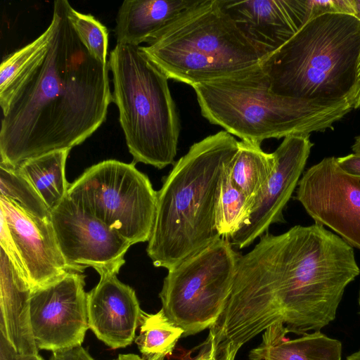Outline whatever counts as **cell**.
<instances>
[{
  "label": "cell",
  "mask_w": 360,
  "mask_h": 360,
  "mask_svg": "<svg viewBox=\"0 0 360 360\" xmlns=\"http://www.w3.org/2000/svg\"><path fill=\"white\" fill-rule=\"evenodd\" d=\"M359 274L354 248L321 224L264 233L240 256L205 342L215 356L235 360L243 345L277 323L301 335L320 331L335 319L346 287Z\"/></svg>",
  "instance_id": "1"
},
{
  "label": "cell",
  "mask_w": 360,
  "mask_h": 360,
  "mask_svg": "<svg viewBox=\"0 0 360 360\" xmlns=\"http://www.w3.org/2000/svg\"><path fill=\"white\" fill-rule=\"evenodd\" d=\"M69 4L66 0L53 2L47 51L3 112L0 156L7 166L71 150L106 120L112 102L108 63L96 60L82 44L68 18Z\"/></svg>",
  "instance_id": "2"
},
{
  "label": "cell",
  "mask_w": 360,
  "mask_h": 360,
  "mask_svg": "<svg viewBox=\"0 0 360 360\" xmlns=\"http://www.w3.org/2000/svg\"><path fill=\"white\" fill-rule=\"evenodd\" d=\"M238 149L224 130L193 143L174 165L158 191L146 252L154 266L169 270L221 238L215 211L222 178Z\"/></svg>",
  "instance_id": "3"
},
{
  "label": "cell",
  "mask_w": 360,
  "mask_h": 360,
  "mask_svg": "<svg viewBox=\"0 0 360 360\" xmlns=\"http://www.w3.org/2000/svg\"><path fill=\"white\" fill-rule=\"evenodd\" d=\"M201 115L241 141L309 135L333 129L352 109L347 101L319 102L276 94L262 65L192 86Z\"/></svg>",
  "instance_id": "4"
},
{
  "label": "cell",
  "mask_w": 360,
  "mask_h": 360,
  "mask_svg": "<svg viewBox=\"0 0 360 360\" xmlns=\"http://www.w3.org/2000/svg\"><path fill=\"white\" fill-rule=\"evenodd\" d=\"M359 53L360 20L351 15L326 13L308 20L261 65L278 95L348 101Z\"/></svg>",
  "instance_id": "5"
},
{
  "label": "cell",
  "mask_w": 360,
  "mask_h": 360,
  "mask_svg": "<svg viewBox=\"0 0 360 360\" xmlns=\"http://www.w3.org/2000/svg\"><path fill=\"white\" fill-rule=\"evenodd\" d=\"M140 48L168 79L191 86L259 67L266 58L221 0H197Z\"/></svg>",
  "instance_id": "6"
},
{
  "label": "cell",
  "mask_w": 360,
  "mask_h": 360,
  "mask_svg": "<svg viewBox=\"0 0 360 360\" xmlns=\"http://www.w3.org/2000/svg\"><path fill=\"white\" fill-rule=\"evenodd\" d=\"M112 101L133 162L174 164L180 121L167 77L140 46L117 44L109 55Z\"/></svg>",
  "instance_id": "7"
},
{
  "label": "cell",
  "mask_w": 360,
  "mask_h": 360,
  "mask_svg": "<svg viewBox=\"0 0 360 360\" xmlns=\"http://www.w3.org/2000/svg\"><path fill=\"white\" fill-rule=\"evenodd\" d=\"M241 255L221 238L168 270L159 294L165 315L183 337L210 328L231 292Z\"/></svg>",
  "instance_id": "8"
},
{
  "label": "cell",
  "mask_w": 360,
  "mask_h": 360,
  "mask_svg": "<svg viewBox=\"0 0 360 360\" xmlns=\"http://www.w3.org/2000/svg\"><path fill=\"white\" fill-rule=\"evenodd\" d=\"M68 196L132 245L149 240L158 191L134 162L107 160L92 165L70 184Z\"/></svg>",
  "instance_id": "9"
},
{
  "label": "cell",
  "mask_w": 360,
  "mask_h": 360,
  "mask_svg": "<svg viewBox=\"0 0 360 360\" xmlns=\"http://www.w3.org/2000/svg\"><path fill=\"white\" fill-rule=\"evenodd\" d=\"M0 208L1 248L32 290L47 285L68 272H75L59 249L51 221L30 214L2 196Z\"/></svg>",
  "instance_id": "10"
},
{
  "label": "cell",
  "mask_w": 360,
  "mask_h": 360,
  "mask_svg": "<svg viewBox=\"0 0 360 360\" xmlns=\"http://www.w3.org/2000/svg\"><path fill=\"white\" fill-rule=\"evenodd\" d=\"M296 199L315 223L360 250V179L346 173L336 158H324L304 172Z\"/></svg>",
  "instance_id": "11"
},
{
  "label": "cell",
  "mask_w": 360,
  "mask_h": 360,
  "mask_svg": "<svg viewBox=\"0 0 360 360\" xmlns=\"http://www.w3.org/2000/svg\"><path fill=\"white\" fill-rule=\"evenodd\" d=\"M59 249L75 272L87 267L99 275L117 274L132 244L67 196L51 211Z\"/></svg>",
  "instance_id": "12"
},
{
  "label": "cell",
  "mask_w": 360,
  "mask_h": 360,
  "mask_svg": "<svg viewBox=\"0 0 360 360\" xmlns=\"http://www.w3.org/2000/svg\"><path fill=\"white\" fill-rule=\"evenodd\" d=\"M84 278L68 272L32 290L30 319L39 349L53 352L82 345L89 329Z\"/></svg>",
  "instance_id": "13"
},
{
  "label": "cell",
  "mask_w": 360,
  "mask_h": 360,
  "mask_svg": "<svg viewBox=\"0 0 360 360\" xmlns=\"http://www.w3.org/2000/svg\"><path fill=\"white\" fill-rule=\"evenodd\" d=\"M313 145L309 135L283 139L273 153L275 167L255 197L248 219L229 238L233 247H248L272 224L285 221L283 210L298 185Z\"/></svg>",
  "instance_id": "14"
},
{
  "label": "cell",
  "mask_w": 360,
  "mask_h": 360,
  "mask_svg": "<svg viewBox=\"0 0 360 360\" xmlns=\"http://www.w3.org/2000/svg\"><path fill=\"white\" fill-rule=\"evenodd\" d=\"M243 34L266 57L309 20L307 0H221Z\"/></svg>",
  "instance_id": "15"
},
{
  "label": "cell",
  "mask_w": 360,
  "mask_h": 360,
  "mask_svg": "<svg viewBox=\"0 0 360 360\" xmlns=\"http://www.w3.org/2000/svg\"><path fill=\"white\" fill-rule=\"evenodd\" d=\"M89 329L112 349L126 347L136 338L142 309L134 290L115 274L100 275L98 284L87 292Z\"/></svg>",
  "instance_id": "16"
},
{
  "label": "cell",
  "mask_w": 360,
  "mask_h": 360,
  "mask_svg": "<svg viewBox=\"0 0 360 360\" xmlns=\"http://www.w3.org/2000/svg\"><path fill=\"white\" fill-rule=\"evenodd\" d=\"M32 288L8 255L0 250V334L20 355L39 354L30 319Z\"/></svg>",
  "instance_id": "17"
},
{
  "label": "cell",
  "mask_w": 360,
  "mask_h": 360,
  "mask_svg": "<svg viewBox=\"0 0 360 360\" xmlns=\"http://www.w3.org/2000/svg\"><path fill=\"white\" fill-rule=\"evenodd\" d=\"M195 0H125L116 16L114 32L117 44L140 46L158 34Z\"/></svg>",
  "instance_id": "18"
},
{
  "label": "cell",
  "mask_w": 360,
  "mask_h": 360,
  "mask_svg": "<svg viewBox=\"0 0 360 360\" xmlns=\"http://www.w3.org/2000/svg\"><path fill=\"white\" fill-rule=\"evenodd\" d=\"M283 323L267 328L260 344L249 353L250 360H342L340 340L321 331L290 339Z\"/></svg>",
  "instance_id": "19"
},
{
  "label": "cell",
  "mask_w": 360,
  "mask_h": 360,
  "mask_svg": "<svg viewBox=\"0 0 360 360\" xmlns=\"http://www.w3.org/2000/svg\"><path fill=\"white\" fill-rule=\"evenodd\" d=\"M70 149L58 150L28 159L16 168L30 181L51 211L68 195L65 174Z\"/></svg>",
  "instance_id": "20"
},
{
  "label": "cell",
  "mask_w": 360,
  "mask_h": 360,
  "mask_svg": "<svg viewBox=\"0 0 360 360\" xmlns=\"http://www.w3.org/2000/svg\"><path fill=\"white\" fill-rule=\"evenodd\" d=\"M276 165L273 153L264 152L260 144L238 141V149L229 167L233 184L250 200L264 185Z\"/></svg>",
  "instance_id": "21"
},
{
  "label": "cell",
  "mask_w": 360,
  "mask_h": 360,
  "mask_svg": "<svg viewBox=\"0 0 360 360\" xmlns=\"http://www.w3.org/2000/svg\"><path fill=\"white\" fill-rule=\"evenodd\" d=\"M53 25L37 38L8 55L0 67V105L2 112L8 108L12 96L21 82L43 58L49 46Z\"/></svg>",
  "instance_id": "22"
},
{
  "label": "cell",
  "mask_w": 360,
  "mask_h": 360,
  "mask_svg": "<svg viewBox=\"0 0 360 360\" xmlns=\"http://www.w3.org/2000/svg\"><path fill=\"white\" fill-rule=\"evenodd\" d=\"M139 335L135 338L145 360H164L171 354L184 330L173 323L161 309L155 314L142 311Z\"/></svg>",
  "instance_id": "23"
},
{
  "label": "cell",
  "mask_w": 360,
  "mask_h": 360,
  "mask_svg": "<svg viewBox=\"0 0 360 360\" xmlns=\"http://www.w3.org/2000/svg\"><path fill=\"white\" fill-rule=\"evenodd\" d=\"M230 165L221 180L215 211L217 231L221 238H229L243 226L253 205V201L233 184L230 177Z\"/></svg>",
  "instance_id": "24"
},
{
  "label": "cell",
  "mask_w": 360,
  "mask_h": 360,
  "mask_svg": "<svg viewBox=\"0 0 360 360\" xmlns=\"http://www.w3.org/2000/svg\"><path fill=\"white\" fill-rule=\"evenodd\" d=\"M0 196L14 201L35 217L51 221V210L18 168L0 162Z\"/></svg>",
  "instance_id": "25"
},
{
  "label": "cell",
  "mask_w": 360,
  "mask_h": 360,
  "mask_svg": "<svg viewBox=\"0 0 360 360\" xmlns=\"http://www.w3.org/2000/svg\"><path fill=\"white\" fill-rule=\"evenodd\" d=\"M68 16L77 36L91 56L103 64L108 63L107 27L94 15L79 13L70 4L68 7Z\"/></svg>",
  "instance_id": "26"
},
{
  "label": "cell",
  "mask_w": 360,
  "mask_h": 360,
  "mask_svg": "<svg viewBox=\"0 0 360 360\" xmlns=\"http://www.w3.org/2000/svg\"><path fill=\"white\" fill-rule=\"evenodd\" d=\"M309 20L326 13H342L354 16L352 0H307Z\"/></svg>",
  "instance_id": "27"
},
{
  "label": "cell",
  "mask_w": 360,
  "mask_h": 360,
  "mask_svg": "<svg viewBox=\"0 0 360 360\" xmlns=\"http://www.w3.org/2000/svg\"><path fill=\"white\" fill-rule=\"evenodd\" d=\"M49 360H95L82 345L53 352Z\"/></svg>",
  "instance_id": "28"
},
{
  "label": "cell",
  "mask_w": 360,
  "mask_h": 360,
  "mask_svg": "<svg viewBox=\"0 0 360 360\" xmlns=\"http://www.w3.org/2000/svg\"><path fill=\"white\" fill-rule=\"evenodd\" d=\"M337 162L346 173L360 179V155L349 154L338 158Z\"/></svg>",
  "instance_id": "29"
},
{
  "label": "cell",
  "mask_w": 360,
  "mask_h": 360,
  "mask_svg": "<svg viewBox=\"0 0 360 360\" xmlns=\"http://www.w3.org/2000/svg\"><path fill=\"white\" fill-rule=\"evenodd\" d=\"M348 102L352 108H360V53L356 68V81Z\"/></svg>",
  "instance_id": "30"
},
{
  "label": "cell",
  "mask_w": 360,
  "mask_h": 360,
  "mask_svg": "<svg viewBox=\"0 0 360 360\" xmlns=\"http://www.w3.org/2000/svg\"><path fill=\"white\" fill-rule=\"evenodd\" d=\"M20 356L13 346L0 334V360H18Z\"/></svg>",
  "instance_id": "31"
},
{
  "label": "cell",
  "mask_w": 360,
  "mask_h": 360,
  "mask_svg": "<svg viewBox=\"0 0 360 360\" xmlns=\"http://www.w3.org/2000/svg\"><path fill=\"white\" fill-rule=\"evenodd\" d=\"M200 352L194 357H184L179 360H202L208 353V350L202 347ZM112 360H145L140 356L134 354H120L118 357Z\"/></svg>",
  "instance_id": "32"
},
{
  "label": "cell",
  "mask_w": 360,
  "mask_h": 360,
  "mask_svg": "<svg viewBox=\"0 0 360 360\" xmlns=\"http://www.w3.org/2000/svg\"><path fill=\"white\" fill-rule=\"evenodd\" d=\"M18 360H44L39 354L20 355Z\"/></svg>",
  "instance_id": "33"
},
{
  "label": "cell",
  "mask_w": 360,
  "mask_h": 360,
  "mask_svg": "<svg viewBox=\"0 0 360 360\" xmlns=\"http://www.w3.org/2000/svg\"><path fill=\"white\" fill-rule=\"evenodd\" d=\"M353 153L360 155V135L355 137L354 143L352 146Z\"/></svg>",
  "instance_id": "34"
},
{
  "label": "cell",
  "mask_w": 360,
  "mask_h": 360,
  "mask_svg": "<svg viewBox=\"0 0 360 360\" xmlns=\"http://www.w3.org/2000/svg\"><path fill=\"white\" fill-rule=\"evenodd\" d=\"M354 9V16L360 20V0H352Z\"/></svg>",
  "instance_id": "35"
},
{
  "label": "cell",
  "mask_w": 360,
  "mask_h": 360,
  "mask_svg": "<svg viewBox=\"0 0 360 360\" xmlns=\"http://www.w3.org/2000/svg\"><path fill=\"white\" fill-rule=\"evenodd\" d=\"M345 360H360V349L358 351L347 356Z\"/></svg>",
  "instance_id": "36"
},
{
  "label": "cell",
  "mask_w": 360,
  "mask_h": 360,
  "mask_svg": "<svg viewBox=\"0 0 360 360\" xmlns=\"http://www.w3.org/2000/svg\"><path fill=\"white\" fill-rule=\"evenodd\" d=\"M207 350H208V353L202 360H219L213 356V355L212 354L211 352L209 349H207Z\"/></svg>",
  "instance_id": "37"
},
{
  "label": "cell",
  "mask_w": 360,
  "mask_h": 360,
  "mask_svg": "<svg viewBox=\"0 0 360 360\" xmlns=\"http://www.w3.org/2000/svg\"><path fill=\"white\" fill-rule=\"evenodd\" d=\"M358 302H359V309H360V290H359V293ZM359 314H360V310H359Z\"/></svg>",
  "instance_id": "38"
}]
</instances>
